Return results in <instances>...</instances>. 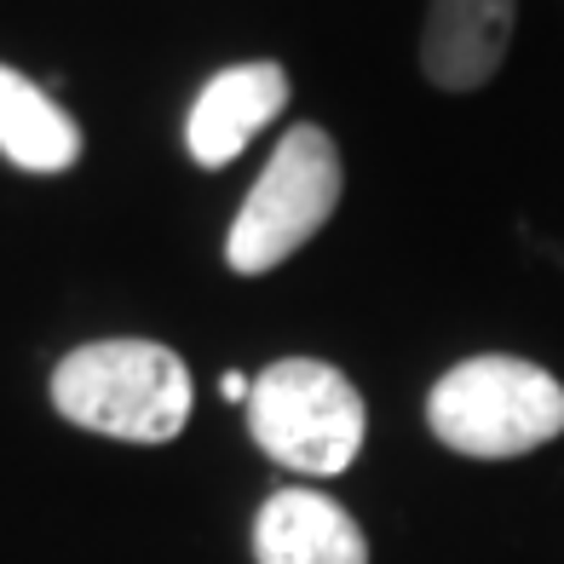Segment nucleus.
I'll list each match as a JSON object with an SVG mask.
<instances>
[{
  "label": "nucleus",
  "mask_w": 564,
  "mask_h": 564,
  "mask_svg": "<svg viewBox=\"0 0 564 564\" xmlns=\"http://www.w3.org/2000/svg\"><path fill=\"white\" fill-rule=\"evenodd\" d=\"M58 415L121 444H167L191 421V369L156 340H93L53 369Z\"/></svg>",
  "instance_id": "1"
},
{
  "label": "nucleus",
  "mask_w": 564,
  "mask_h": 564,
  "mask_svg": "<svg viewBox=\"0 0 564 564\" xmlns=\"http://www.w3.org/2000/svg\"><path fill=\"white\" fill-rule=\"evenodd\" d=\"M438 444L473 460H512L564 432V387L524 357H467L426 398Z\"/></svg>",
  "instance_id": "2"
},
{
  "label": "nucleus",
  "mask_w": 564,
  "mask_h": 564,
  "mask_svg": "<svg viewBox=\"0 0 564 564\" xmlns=\"http://www.w3.org/2000/svg\"><path fill=\"white\" fill-rule=\"evenodd\" d=\"M364 398L323 357H282L248 392V432L276 467L335 478L364 449Z\"/></svg>",
  "instance_id": "3"
},
{
  "label": "nucleus",
  "mask_w": 564,
  "mask_h": 564,
  "mask_svg": "<svg viewBox=\"0 0 564 564\" xmlns=\"http://www.w3.org/2000/svg\"><path fill=\"white\" fill-rule=\"evenodd\" d=\"M340 150L323 127H289L282 144L271 150L265 173L253 178L248 202L230 219V237H225V260L230 271L242 276H260L276 271L289 253H300L305 242L328 225V214L340 208Z\"/></svg>",
  "instance_id": "4"
},
{
  "label": "nucleus",
  "mask_w": 564,
  "mask_h": 564,
  "mask_svg": "<svg viewBox=\"0 0 564 564\" xmlns=\"http://www.w3.org/2000/svg\"><path fill=\"white\" fill-rule=\"evenodd\" d=\"M289 105V75L282 64H230L196 93L185 116V150L196 167H225L260 139V127L282 116Z\"/></svg>",
  "instance_id": "5"
},
{
  "label": "nucleus",
  "mask_w": 564,
  "mask_h": 564,
  "mask_svg": "<svg viewBox=\"0 0 564 564\" xmlns=\"http://www.w3.org/2000/svg\"><path fill=\"white\" fill-rule=\"evenodd\" d=\"M512 7L519 0H432L421 30V69L444 93H473L496 82L512 41Z\"/></svg>",
  "instance_id": "6"
},
{
  "label": "nucleus",
  "mask_w": 564,
  "mask_h": 564,
  "mask_svg": "<svg viewBox=\"0 0 564 564\" xmlns=\"http://www.w3.org/2000/svg\"><path fill=\"white\" fill-rule=\"evenodd\" d=\"M260 564H369L357 519L317 490H276L253 519Z\"/></svg>",
  "instance_id": "7"
},
{
  "label": "nucleus",
  "mask_w": 564,
  "mask_h": 564,
  "mask_svg": "<svg viewBox=\"0 0 564 564\" xmlns=\"http://www.w3.org/2000/svg\"><path fill=\"white\" fill-rule=\"evenodd\" d=\"M0 156L23 173H64L82 162V127L46 87L0 64Z\"/></svg>",
  "instance_id": "8"
},
{
  "label": "nucleus",
  "mask_w": 564,
  "mask_h": 564,
  "mask_svg": "<svg viewBox=\"0 0 564 564\" xmlns=\"http://www.w3.org/2000/svg\"><path fill=\"white\" fill-rule=\"evenodd\" d=\"M219 392H225V398H230V403H248V392H253V380H248V375H242V369H230V375H225V380H219Z\"/></svg>",
  "instance_id": "9"
}]
</instances>
